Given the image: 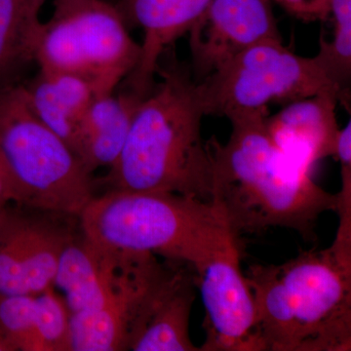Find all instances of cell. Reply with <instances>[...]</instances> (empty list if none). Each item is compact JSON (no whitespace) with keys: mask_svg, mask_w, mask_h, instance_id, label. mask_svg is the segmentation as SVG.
<instances>
[{"mask_svg":"<svg viewBox=\"0 0 351 351\" xmlns=\"http://www.w3.org/2000/svg\"><path fill=\"white\" fill-rule=\"evenodd\" d=\"M267 110L228 115V140L221 144L213 137L207 143L212 204L237 239L246 233L283 228L311 241L321 215L337 211L338 195L318 186L311 173L277 147L267 131Z\"/></svg>","mask_w":351,"mask_h":351,"instance_id":"cell-1","label":"cell"},{"mask_svg":"<svg viewBox=\"0 0 351 351\" xmlns=\"http://www.w3.org/2000/svg\"><path fill=\"white\" fill-rule=\"evenodd\" d=\"M138 104L123 149L110 168V189L173 193L212 204V163L202 138L196 83L176 66Z\"/></svg>","mask_w":351,"mask_h":351,"instance_id":"cell-2","label":"cell"},{"mask_svg":"<svg viewBox=\"0 0 351 351\" xmlns=\"http://www.w3.org/2000/svg\"><path fill=\"white\" fill-rule=\"evenodd\" d=\"M245 276L260 351L350 350L351 265L329 248L252 265Z\"/></svg>","mask_w":351,"mask_h":351,"instance_id":"cell-3","label":"cell"},{"mask_svg":"<svg viewBox=\"0 0 351 351\" xmlns=\"http://www.w3.org/2000/svg\"><path fill=\"white\" fill-rule=\"evenodd\" d=\"M78 225L101 248L154 254L195 271L239 243L213 204L173 193L110 189L92 198Z\"/></svg>","mask_w":351,"mask_h":351,"instance_id":"cell-4","label":"cell"},{"mask_svg":"<svg viewBox=\"0 0 351 351\" xmlns=\"http://www.w3.org/2000/svg\"><path fill=\"white\" fill-rule=\"evenodd\" d=\"M0 154L20 206L78 217L95 196L91 174L34 114L21 83L0 87Z\"/></svg>","mask_w":351,"mask_h":351,"instance_id":"cell-5","label":"cell"},{"mask_svg":"<svg viewBox=\"0 0 351 351\" xmlns=\"http://www.w3.org/2000/svg\"><path fill=\"white\" fill-rule=\"evenodd\" d=\"M140 58L141 44L129 34L123 14L104 0H54L34 50L39 69L80 76L98 97L113 93Z\"/></svg>","mask_w":351,"mask_h":351,"instance_id":"cell-6","label":"cell"},{"mask_svg":"<svg viewBox=\"0 0 351 351\" xmlns=\"http://www.w3.org/2000/svg\"><path fill=\"white\" fill-rule=\"evenodd\" d=\"M195 83L205 115L228 117L327 91L336 92L339 101L346 103V91L322 58L300 56L285 47L282 39H269L247 48Z\"/></svg>","mask_w":351,"mask_h":351,"instance_id":"cell-7","label":"cell"},{"mask_svg":"<svg viewBox=\"0 0 351 351\" xmlns=\"http://www.w3.org/2000/svg\"><path fill=\"white\" fill-rule=\"evenodd\" d=\"M123 252L114 285L96 311L71 315V351L129 350L149 306L177 267L156 255Z\"/></svg>","mask_w":351,"mask_h":351,"instance_id":"cell-8","label":"cell"},{"mask_svg":"<svg viewBox=\"0 0 351 351\" xmlns=\"http://www.w3.org/2000/svg\"><path fill=\"white\" fill-rule=\"evenodd\" d=\"M9 209L0 226V294H40L54 285L60 258L73 230L59 215Z\"/></svg>","mask_w":351,"mask_h":351,"instance_id":"cell-9","label":"cell"},{"mask_svg":"<svg viewBox=\"0 0 351 351\" xmlns=\"http://www.w3.org/2000/svg\"><path fill=\"white\" fill-rule=\"evenodd\" d=\"M239 256L233 244L195 271L205 311L200 351H260L255 301Z\"/></svg>","mask_w":351,"mask_h":351,"instance_id":"cell-10","label":"cell"},{"mask_svg":"<svg viewBox=\"0 0 351 351\" xmlns=\"http://www.w3.org/2000/svg\"><path fill=\"white\" fill-rule=\"evenodd\" d=\"M188 34L195 82L255 44L282 39L271 0H210Z\"/></svg>","mask_w":351,"mask_h":351,"instance_id":"cell-11","label":"cell"},{"mask_svg":"<svg viewBox=\"0 0 351 351\" xmlns=\"http://www.w3.org/2000/svg\"><path fill=\"white\" fill-rule=\"evenodd\" d=\"M339 101L336 92H321L287 104L280 112L267 117V131L274 144L307 172L336 154L341 129L336 115Z\"/></svg>","mask_w":351,"mask_h":351,"instance_id":"cell-12","label":"cell"},{"mask_svg":"<svg viewBox=\"0 0 351 351\" xmlns=\"http://www.w3.org/2000/svg\"><path fill=\"white\" fill-rule=\"evenodd\" d=\"M78 230L62 252L53 285L63 293L71 315L96 311L105 304L123 257L121 251L101 248Z\"/></svg>","mask_w":351,"mask_h":351,"instance_id":"cell-13","label":"cell"},{"mask_svg":"<svg viewBox=\"0 0 351 351\" xmlns=\"http://www.w3.org/2000/svg\"><path fill=\"white\" fill-rule=\"evenodd\" d=\"M195 285V270L177 267L152 302L129 350L200 351L189 336Z\"/></svg>","mask_w":351,"mask_h":351,"instance_id":"cell-14","label":"cell"},{"mask_svg":"<svg viewBox=\"0 0 351 351\" xmlns=\"http://www.w3.org/2000/svg\"><path fill=\"white\" fill-rule=\"evenodd\" d=\"M143 99L128 90L92 101L80 121L75 147V156L90 174L101 167L110 168L117 160Z\"/></svg>","mask_w":351,"mask_h":351,"instance_id":"cell-15","label":"cell"},{"mask_svg":"<svg viewBox=\"0 0 351 351\" xmlns=\"http://www.w3.org/2000/svg\"><path fill=\"white\" fill-rule=\"evenodd\" d=\"M23 86L34 114L75 152L80 121L98 98L93 86L80 76L40 69Z\"/></svg>","mask_w":351,"mask_h":351,"instance_id":"cell-16","label":"cell"},{"mask_svg":"<svg viewBox=\"0 0 351 351\" xmlns=\"http://www.w3.org/2000/svg\"><path fill=\"white\" fill-rule=\"evenodd\" d=\"M38 16L32 0H0V87L17 82L21 69L34 62Z\"/></svg>","mask_w":351,"mask_h":351,"instance_id":"cell-17","label":"cell"},{"mask_svg":"<svg viewBox=\"0 0 351 351\" xmlns=\"http://www.w3.org/2000/svg\"><path fill=\"white\" fill-rule=\"evenodd\" d=\"M330 16L334 22V38L321 36L319 51L337 82L346 90L351 75V0H329Z\"/></svg>","mask_w":351,"mask_h":351,"instance_id":"cell-18","label":"cell"},{"mask_svg":"<svg viewBox=\"0 0 351 351\" xmlns=\"http://www.w3.org/2000/svg\"><path fill=\"white\" fill-rule=\"evenodd\" d=\"M0 329L16 351H43L34 295L0 294Z\"/></svg>","mask_w":351,"mask_h":351,"instance_id":"cell-19","label":"cell"},{"mask_svg":"<svg viewBox=\"0 0 351 351\" xmlns=\"http://www.w3.org/2000/svg\"><path fill=\"white\" fill-rule=\"evenodd\" d=\"M36 328L43 351H71V314L54 286L34 295Z\"/></svg>","mask_w":351,"mask_h":351,"instance_id":"cell-20","label":"cell"},{"mask_svg":"<svg viewBox=\"0 0 351 351\" xmlns=\"http://www.w3.org/2000/svg\"><path fill=\"white\" fill-rule=\"evenodd\" d=\"M304 22L326 21L330 17L329 0H271Z\"/></svg>","mask_w":351,"mask_h":351,"instance_id":"cell-21","label":"cell"},{"mask_svg":"<svg viewBox=\"0 0 351 351\" xmlns=\"http://www.w3.org/2000/svg\"><path fill=\"white\" fill-rule=\"evenodd\" d=\"M10 203L20 205V195L12 175L0 154V204Z\"/></svg>","mask_w":351,"mask_h":351,"instance_id":"cell-22","label":"cell"},{"mask_svg":"<svg viewBox=\"0 0 351 351\" xmlns=\"http://www.w3.org/2000/svg\"><path fill=\"white\" fill-rule=\"evenodd\" d=\"M0 351H16L12 343L6 338L5 335L0 329Z\"/></svg>","mask_w":351,"mask_h":351,"instance_id":"cell-23","label":"cell"},{"mask_svg":"<svg viewBox=\"0 0 351 351\" xmlns=\"http://www.w3.org/2000/svg\"><path fill=\"white\" fill-rule=\"evenodd\" d=\"M46 1H47V0H32V6L34 12L39 15L40 9L43 8V6L45 4Z\"/></svg>","mask_w":351,"mask_h":351,"instance_id":"cell-24","label":"cell"},{"mask_svg":"<svg viewBox=\"0 0 351 351\" xmlns=\"http://www.w3.org/2000/svg\"><path fill=\"white\" fill-rule=\"evenodd\" d=\"M8 205L0 204V226L3 223L7 213H8Z\"/></svg>","mask_w":351,"mask_h":351,"instance_id":"cell-25","label":"cell"}]
</instances>
